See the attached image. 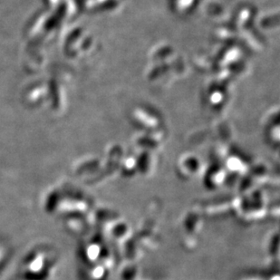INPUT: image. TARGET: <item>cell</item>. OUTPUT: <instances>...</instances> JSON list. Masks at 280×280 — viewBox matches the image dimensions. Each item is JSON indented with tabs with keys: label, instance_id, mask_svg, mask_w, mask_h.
I'll list each match as a JSON object with an SVG mask.
<instances>
[{
	"label": "cell",
	"instance_id": "obj_1",
	"mask_svg": "<svg viewBox=\"0 0 280 280\" xmlns=\"http://www.w3.org/2000/svg\"><path fill=\"white\" fill-rule=\"evenodd\" d=\"M55 268V253L48 247L29 252L21 264L16 280H50Z\"/></svg>",
	"mask_w": 280,
	"mask_h": 280
}]
</instances>
